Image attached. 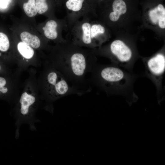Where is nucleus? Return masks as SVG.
I'll list each match as a JSON object with an SVG mask.
<instances>
[{
    "label": "nucleus",
    "mask_w": 165,
    "mask_h": 165,
    "mask_svg": "<svg viewBox=\"0 0 165 165\" xmlns=\"http://www.w3.org/2000/svg\"><path fill=\"white\" fill-rule=\"evenodd\" d=\"M6 84V79L2 77H0V95L1 94H5L8 91L7 88L5 87Z\"/></svg>",
    "instance_id": "nucleus-17"
},
{
    "label": "nucleus",
    "mask_w": 165,
    "mask_h": 165,
    "mask_svg": "<svg viewBox=\"0 0 165 165\" xmlns=\"http://www.w3.org/2000/svg\"><path fill=\"white\" fill-rule=\"evenodd\" d=\"M17 48L20 54L26 59H31L34 56V52L32 48L22 42L18 43Z\"/></svg>",
    "instance_id": "nucleus-8"
},
{
    "label": "nucleus",
    "mask_w": 165,
    "mask_h": 165,
    "mask_svg": "<svg viewBox=\"0 0 165 165\" xmlns=\"http://www.w3.org/2000/svg\"><path fill=\"white\" fill-rule=\"evenodd\" d=\"M10 43L7 35L0 32V51L2 52L7 51L9 48Z\"/></svg>",
    "instance_id": "nucleus-14"
},
{
    "label": "nucleus",
    "mask_w": 165,
    "mask_h": 165,
    "mask_svg": "<svg viewBox=\"0 0 165 165\" xmlns=\"http://www.w3.org/2000/svg\"><path fill=\"white\" fill-rule=\"evenodd\" d=\"M105 28L99 24H94L91 26L90 37L92 39L96 37L99 34H103L105 32Z\"/></svg>",
    "instance_id": "nucleus-16"
},
{
    "label": "nucleus",
    "mask_w": 165,
    "mask_h": 165,
    "mask_svg": "<svg viewBox=\"0 0 165 165\" xmlns=\"http://www.w3.org/2000/svg\"><path fill=\"white\" fill-rule=\"evenodd\" d=\"M22 42L35 49L38 48L40 45L39 38L37 36L32 35L29 32L24 31L20 35Z\"/></svg>",
    "instance_id": "nucleus-6"
},
{
    "label": "nucleus",
    "mask_w": 165,
    "mask_h": 165,
    "mask_svg": "<svg viewBox=\"0 0 165 165\" xmlns=\"http://www.w3.org/2000/svg\"><path fill=\"white\" fill-rule=\"evenodd\" d=\"M61 51L56 69L81 95L90 92V84L86 76L95 65L93 55L75 45H65Z\"/></svg>",
    "instance_id": "nucleus-1"
},
{
    "label": "nucleus",
    "mask_w": 165,
    "mask_h": 165,
    "mask_svg": "<svg viewBox=\"0 0 165 165\" xmlns=\"http://www.w3.org/2000/svg\"><path fill=\"white\" fill-rule=\"evenodd\" d=\"M112 7L113 12L119 15L124 14L127 12L126 4L122 0H115L112 3Z\"/></svg>",
    "instance_id": "nucleus-11"
},
{
    "label": "nucleus",
    "mask_w": 165,
    "mask_h": 165,
    "mask_svg": "<svg viewBox=\"0 0 165 165\" xmlns=\"http://www.w3.org/2000/svg\"><path fill=\"white\" fill-rule=\"evenodd\" d=\"M119 14L113 11L111 12L109 15L110 20L113 22L117 21L119 18Z\"/></svg>",
    "instance_id": "nucleus-18"
},
{
    "label": "nucleus",
    "mask_w": 165,
    "mask_h": 165,
    "mask_svg": "<svg viewBox=\"0 0 165 165\" xmlns=\"http://www.w3.org/2000/svg\"><path fill=\"white\" fill-rule=\"evenodd\" d=\"M1 66H0V69H1Z\"/></svg>",
    "instance_id": "nucleus-21"
},
{
    "label": "nucleus",
    "mask_w": 165,
    "mask_h": 165,
    "mask_svg": "<svg viewBox=\"0 0 165 165\" xmlns=\"http://www.w3.org/2000/svg\"><path fill=\"white\" fill-rule=\"evenodd\" d=\"M23 7L24 12L28 17H33L37 14L35 0H28L23 4Z\"/></svg>",
    "instance_id": "nucleus-10"
},
{
    "label": "nucleus",
    "mask_w": 165,
    "mask_h": 165,
    "mask_svg": "<svg viewBox=\"0 0 165 165\" xmlns=\"http://www.w3.org/2000/svg\"><path fill=\"white\" fill-rule=\"evenodd\" d=\"M165 15V10L163 11H159L157 7L150 11L149 16L150 19L153 23L156 24L160 18L163 16Z\"/></svg>",
    "instance_id": "nucleus-13"
},
{
    "label": "nucleus",
    "mask_w": 165,
    "mask_h": 165,
    "mask_svg": "<svg viewBox=\"0 0 165 165\" xmlns=\"http://www.w3.org/2000/svg\"><path fill=\"white\" fill-rule=\"evenodd\" d=\"M8 2L9 0H0V7L2 8H6Z\"/></svg>",
    "instance_id": "nucleus-20"
},
{
    "label": "nucleus",
    "mask_w": 165,
    "mask_h": 165,
    "mask_svg": "<svg viewBox=\"0 0 165 165\" xmlns=\"http://www.w3.org/2000/svg\"><path fill=\"white\" fill-rule=\"evenodd\" d=\"M158 24L159 27L162 28H165V15L162 16L158 20Z\"/></svg>",
    "instance_id": "nucleus-19"
},
{
    "label": "nucleus",
    "mask_w": 165,
    "mask_h": 165,
    "mask_svg": "<svg viewBox=\"0 0 165 165\" xmlns=\"http://www.w3.org/2000/svg\"><path fill=\"white\" fill-rule=\"evenodd\" d=\"M35 4L37 13L39 14L45 13L48 9L46 0H35Z\"/></svg>",
    "instance_id": "nucleus-15"
},
{
    "label": "nucleus",
    "mask_w": 165,
    "mask_h": 165,
    "mask_svg": "<svg viewBox=\"0 0 165 165\" xmlns=\"http://www.w3.org/2000/svg\"><path fill=\"white\" fill-rule=\"evenodd\" d=\"M90 24L88 22L84 23L82 25V40L83 45L90 46L92 39L90 37Z\"/></svg>",
    "instance_id": "nucleus-9"
},
{
    "label": "nucleus",
    "mask_w": 165,
    "mask_h": 165,
    "mask_svg": "<svg viewBox=\"0 0 165 165\" xmlns=\"http://www.w3.org/2000/svg\"><path fill=\"white\" fill-rule=\"evenodd\" d=\"M110 50L112 54L120 62H127L131 58V50L121 40H116L113 41L110 45Z\"/></svg>",
    "instance_id": "nucleus-4"
},
{
    "label": "nucleus",
    "mask_w": 165,
    "mask_h": 165,
    "mask_svg": "<svg viewBox=\"0 0 165 165\" xmlns=\"http://www.w3.org/2000/svg\"><path fill=\"white\" fill-rule=\"evenodd\" d=\"M151 74L154 77L163 75L165 70V57L161 53H158L150 58L146 65Z\"/></svg>",
    "instance_id": "nucleus-5"
},
{
    "label": "nucleus",
    "mask_w": 165,
    "mask_h": 165,
    "mask_svg": "<svg viewBox=\"0 0 165 165\" xmlns=\"http://www.w3.org/2000/svg\"><path fill=\"white\" fill-rule=\"evenodd\" d=\"M46 75L44 84V94L46 99L49 101H53L72 94L81 95L56 69L49 70Z\"/></svg>",
    "instance_id": "nucleus-2"
},
{
    "label": "nucleus",
    "mask_w": 165,
    "mask_h": 165,
    "mask_svg": "<svg viewBox=\"0 0 165 165\" xmlns=\"http://www.w3.org/2000/svg\"><path fill=\"white\" fill-rule=\"evenodd\" d=\"M57 23L54 20H50L47 22L45 26L42 28L45 37L51 40L56 39L58 36L57 30Z\"/></svg>",
    "instance_id": "nucleus-7"
},
{
    "label": "nucleus",
    "mask_w": 165,
    "mask_h": 165,
    "mask_svg": "<svg viewBox=\"0 0 165 165\" xmlns=\"http://www.w3.org/2000/svg\"><path fill=\"white\" fill-rule=\"evenodd\" d=\"M35 101L36 98L34 95L27 92H24L21 94L19 101V109L15 117L16 138H18L19 136L20 127L23 124H27L31 130H35V123L38 121L33 108Z\"/></svg>",
    "instance_id": "nucleus-3"
},
{
    "label": "nucleus",
    "mask_w": 165,
    "mask_h": 165,
    "mask_svg": "<svg viewBox=\"0 0 165 165\" xmlns=\"http://www.w3.org/2000/svg\"><path fill=\"white\" fill-rule=\"evenodd\" d=\"M84 0H68L66 2L67 8L74 12H77L81 10Z\"/></svg>",
    "instance_id": "nucleus-12"
}]
</instances>
